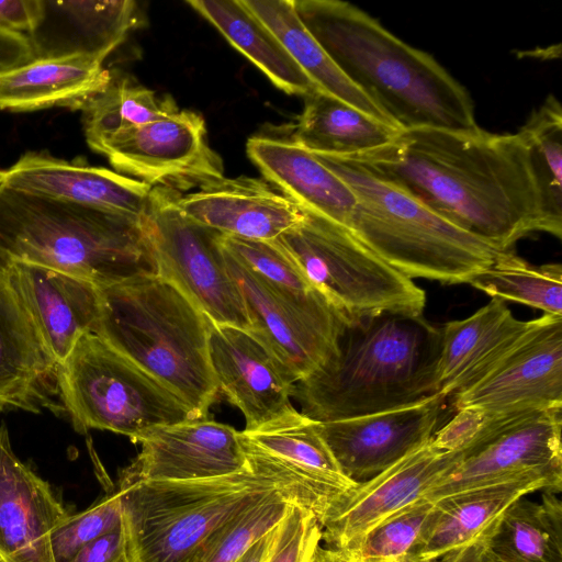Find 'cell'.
Listing matches in <instances>:
<instances>
[{"label": "cell", "instance_id": "obj_1", "mask_svg": "<svg viewBox=\"0 0 562 562\" xmlns=\"http://www.w3.org/2000/svg\"><path fill=\"white\" fill-rule=\"evenodd\" d=\"M349 158L503 251L531 233L549 234L518 132L400 131L391 143Z\"/></svg>", "mask_w": 562, "mask_h": 562}, {"label": "cell", "instance_id": "obj_2", "mask_svg": "<svg viewBox=\"0 0 562 562\" xmlns=\"http://www.w3.org/2000/svg\"><path fill=\"white\" fill-rule=\"evenodd\" d=\"M341 72L401 131L479 128L468 90L431 55L413 47L346 1L293 0Z\"/></svg>", "mask_w": 562, "mask_h": 562}, {"label": "cell", "instance_id": "obj_3", "mask_svg": "<svg viewBox=\"0 0 562 562\" xmlns=\"http://www.w3.org/2000/svg\"><path fill=\"white\" fill-rule=\"evenodd\" d=\"M440 328L424 315L384 312L345 325L336 351L294 383L301 413L318 423L393 409L438 393Z\"/></svg>", "mask_w": 562, "mask_h": 562}, {"label": "cell", "instance_id": "obj_4", "mask_svg": "<svg viewBox=\"0 0 562 562\" xmlns=\"http://www.w3.org/2000/svg\"><path fill=\"white\" fill-rule=\"evenodd\" d=\"M0 255L98 286L157 274L143 217L0 187Z\"/></svg>", "mask_w": 562, "mask_h": 562}, {"label": "cell", "instance_id": "obj_5", "mask_svg": "<svg viewBox=\"0 0 562 562\" xmlns=\"http://www.w3.org/2000/svg\"><path fill=\"white\" fill-rule=\"evenodd\" d=\"M100 288L94 334L150 374L198 418L220 391L209 358L211 322L157 274Z\"/></svg>", "mask_w": 562, "mask_h": 562}, {"label": "cell", "instance_id": "obj_6", "mask_svg": "<svg viewBox=\"0 0 562 562\" xmlns=\"http://www.w3.org/2000/svg\"><path fill=\"white\" fill-rule=\"evenodd\" d=\"M314 155L356 196L346 227L407 278L468 283L504 252L453 225L358 161Z\"/></svg>", "mask_w": 562, "mask_h": 562}, {"label": "cell", "instance_id": "obj_7", "mask_svg": "<svg viewBox=\"0 0 562 562\" xmlns=\"http://www.w3.org/2000/svg\"><path fill=\"white\" fill-rule=\"evenodd\" d=\"M117 492L128 562H189L223 524L278 490L247 465L202 480L119 477Z\"/></svg>", "mask_w": 562, "mask_h": 562}, {"label": "cell", "instance_id": "obj_8", "mask_svg": "<svg viewBox=\"0 0 562 562\" xmlns=\"http://www.w3.org/2000/svg\"><path fill=\"white\" fill-rule=\"evenodd\" d=\"M58 394L77 432L109 430L134 442L159 426L198 418L164 384L100 336H81L58 366Z\"/></svg>", "mask_w": 562, "mask_h": 562}, {"label": "cell", "instance_id": "obj_9", "mask_svg": "<svg viewBox=\"0 0 562 562\" xmlns=\"http://www.w3.org/2000/svg\"><path fill=\"white\" fill-rule=\"evenodd\" d=\"M273 241L347 323L424 312L425 291L333 220L303 210L301 221Z\"/></svg>", "mask_w": 562, "mask_h": 562}, {"label": "cell", "instance_id": "obj_10", "mask_svg": "<svg viewBox=\"0 0 562 562\" xmlns=\"http://www.w3.org/2000/svg\"><path fill=\"white\" fill-rule=\"evenodd\" d=\"M181 193L151 188L143 216L157 276L177 288L211 323L250 330L245 303L232 277L222 234L186 217Z\"/></svg>", "mask_w": 562, "mask_h": 562}, {"label": "cell", "instance_id": "obj_11", "mask_svg": "<svg viewBox=\"0 0 562 562\" xmlns=\"http://www.w3.org/2000/svg\"><path fill=\"white\" fill-rule=\"evenodd\" d=\"M223 250L245 303L249 331L285 367L295 383L334 355L348 323L317 290L301 292L273 283Z\"/></svg>", "mask_w": 562, "mask_h": 562}, {"label": "cell", "instance_id": "obj_12", "mask_svg": "<svg viewBox=\"0 0 562 562\" xmlns=\"http://www.w3.org/2000/svg\"><path fill=\"white\" fill-rule=\"evenodd\" d=\"M316 423L293 407L240 436L248 468L271 480L280 495L311 512L321 525L357 484L340 470Z\"/></svg>", "mask_w": 562, "mask_h": 562}, {"label": "cell", "instance_id": "obj_13", "mask_svg": "<svg viewBox=\"0 0 562 562\" xmlns=\"http://www.w3.org/2000/svg\"><path fill=\"white\" fill-rule=\"evenodd\" d=\"M98 153L116 172L181 194L224 177L223 160L207 142L205 121L191 110L121 132Z\"/></svg>", "mask_w": 562, "mask_h": 562}, {"label": "cell", "instance_id": "obj_14", "mask_svg": "<svg viewBox=\"0 0 562 562\" xmlns=\"http://www.w3.org/2000/svg\"><path fill=\"white\" fill-rule=\"evenodd\" d=\"M450 398L456 409L481 406L503 414L562 408V316L532 319L485 374Z\"/></svg>", "mask_w": 562, "mask_h": 562}, {"label": "cell", "instance_id": "obj_15", "mask_svg": "<svg viewBox=\"0 0 562 562\" xmlns=\"http://www.w3.org/2000/svg\"><path fill=\"white\" fill-rule=\"evenodd\" d=\"M562 408L524 414L460 452L422 498L445 496L529 472L562 474Z\"/></svg>", "mask_w": 562, "mask_h": 562}, {"label": "cell", "instance_id": "obj_16", "mask_svg": "<svg viewBox=\"0 0 562 562\" xmlns=\"http://www.w3.org/2000/svg\"><path fill=\"white\" fill-rule=\"evenodd\" d=\"M436 393L393 409L316 423V429L342 473L356 484L381 473L427 443L446 407Z\"/></svg>", "mask_w": 562, "mask_h": 562}, {"label": "cell", "instance_id": "obj_17", "mask_svg": "<svg viewBox=\"0 0 562 562\" xmlns=\"http://www.w3.org/2000/svg\"><path fill=\"white\" fill-rule=\"evenodd\" d=\"M459 458L460 452H441L429 440L345 493L321 524L322 540L328 549L346 550L379 522L422 498Z\"/></svg>", "mask_w": 562, "mask_h": 562}, {"label": "cell", "instance_id": "obj_18", "mask_svg": "<svg viewBox=\"0 0 562 562\" xmlns=\"http://www.w3.org/2000/svg\"><path fill=\"white\" fill-rule=\"evenodd\" d=\"M134 442L140 452L121 471L124 480H202L247 468L240 431L206 417L155 427Z\"/></svg>", "mask_w": 562, "mask_h": 562}, {"label": "cell", "instance_id": "obj_19", "mask_svg": "<svg viewBox=\"0 0 562 562\" xmlns=\"http://www.w3.org/2000/svg\"><path fill=\"white\" fill-rule=\"evenodd\" d=\"M209 358L218 391L255 429L293 408L294 379L249 330L211 324Z\"/></svg>", "mask_w": 562, "mask_h": 562}, {"label": "cell", "instance_id": "obj_20", "mask_svg": "<svg viewBox=\"0 0 562 562\" xmlns=\"http://www.w3.org/2000/svg\"><path fill=\"white\" fill-rule=\"evenodd\" d=\"M70 514L47 481L14 453L0 426V562H55L52 535Z\"/></svg>", "mask_w": 562, "mask_h": 562}, {"label": "cell", "instance_id": "obj_21", "mask_svg": "<svg viewBox=\"0 0 562 562\" xmlns=\"http://www.w3.org/2000/svg\"><path fill=\"white\" fill-rule=\"evenodd\" d=\"M58 364L44 346L0 255V411L64 412Z\"/></svg>", "mask_w": 562, "mask_h": 562}, {"label": "cell", "instance_id": "obj_22", "mask_svg": "<svg viewBox=\"0 0 562 562\" xmlns=\"http://www.w3.org/2000/svg\"><path fill=\"white\" fill-rule=\"evenodd\" d=\"M2 186L50 199L143 217L151 187L81 160L29 151L2 170Z\"/></svg>", "mask_w": 562, "mask_h": 562}, {"label": "cell", "instance_id": "obj_23", "mask_svg": "<svg viewBox=\"0 0 562 562\" xmlns=\"http://www.w3.org/2000/svg\"><path fill=\"white\" fill-rule=\"evenodd\" d=\"M181 213L224 236L274 240L296 225L303 210L265 179L221 178L178 200Z\"/></svg>", "mask_w": 562, "mask_h": 562}, {"label": "cell", "instance_id": "obj_24", "mask_svg": "<svg viewBox=\"0 0 562 562\" xmlns=\"http://www.w3.org/2000/svg\"><path fill=\"white\" fill-rule=\"evenodd\" d=\"M8 271L44 346L59 366L81 336L94 333L100 316V288L27 262L8 260Z\"/></svg>", "mask_w": 562, "mask_h": 562}, {"label": "cell", "instance_id": "obj_25", "mask_svg": "<svg viewBox=\"0 0 562 562\" xmlns=\"http://www.w3.org/2000/svg\"><path fill=\"white\" fill-rule=\"evenodd\" d=\"M504 301H491L472 315L440 327L437 392L447 398L468 387L494 366L529 329Z\"/></svg>", "mask_w": 562, "mask_h": 562}, {"label": "cell", "instance_id": "obj_26", "mask_svg": "<svg viewBox=\"0 0 562 562\" xmlns=\"http://www.w3.org/2000/svg\"><path fill=\"white\" fill-rule=\"evenodd\" d=\"M561 487L562 474L529 472L435 501L432 518L415 558L432 562L475 539L516 499L539 490L558 493Z\"/></svg>", "mask_w": 562, "mask_h": 562}, {"label": "cell", "instance_id": "obj_27", "mask_svg": "<svg viewBox=\"0 0 562 562\" xmlns=\"http://www.w3.org/2000/svg\"><path fill=\"white\" fill-rule=\"evenodd\" d=\"M137 22L132 0H44L41 22L27 37L35 59L88 55L104 60Z\"/></svg>", "mask_w": 562, "mask_h": 562}, {"label": "cell", "instance_id": "obj_28", "mask_svg": "<svg viewBox=\"0 0 562 562\" xmlns=\"http://www.w3.org/2000/svg\"><path fill=\"white\" fill-rule=\"evenodd\" d=\"M246 149L265 180L292 202L303 210L347 225L356 196L313 153L292 138L262 135L251 136Z\"/></svg>", "mask_w": 562, "mask_h": 562}, {"label": "cell", "instance_id": "obj_29", "mask_svg": "<svg viewBox=\"0 0 562 562\" xmlns=\"http://www.w3.org/2000/svg\"><path fill=\"white\" fill-rule=\"evenodd\" d=\"M103 60L88 55L37 58L0 74V110L82 109L110 82Z\"/></svg>", "mask_w": 562, "mask_h": 562}, {"label": "cell", "instance_id": "obj_30", "mask_svg": "<svg viewBox=\"0 0 562 562\" xmlns=\"http://www.w3.org/2000/svg\"><path fill=\"white\" fill-rule=\"evenodd\" d=\"M240 2L277 37L316 90L395 126L376 104L341 72L308 32L294 9L293 0H240Z\"/></svg>", "mask_w": 562, "mask_h": 562}, {"label": "cell", "instance_id": "obj_31", "mask_svg": "<svg viewBox=\"0 0 562 562\" xmlns=\"http://www.w3.org/2000/svg\"><path fill=\"white\" fill-rule=\"evenodd\" d=\"M303 99L291 138L313 154L361 155L391 143L401 131L318 90Z\"/></svg>", "mask_w": 562, "mask_h": 562}, {"label": "cell", "instance_id": "obj_32", "mask_svg": "<svg viewBox=\"0 0 562 562\" xmlns=\"http://www.w3.org/2000/svg\"><path fill=\"white\" fill-rule=\"evenodd\" d=\"M187 3L277 88L300 97L316 90L277 37L240 0H188Z\"/></svg>", "mask_w": 562, "mask_h": 562}, {"label": "cell", "instance_id": "obj_33", "mask_svg": "<svg viewBox=\"0 0 562 562\" xmlns=\"http://www.w3.org/2000/svg\"><path fill=\"white\" fill-rule=\"evenodd\" d=\"M491 562H562V505L544 491L540 503L516 499L486 528Z\"/></svg>", "mask_w": 562, "mask_h": 562}, {"label": "cell", "instance_id": "obj_34", "mask_svg": "<svg viewBox=\"0 0 562 562\" xmlns=\"http://www.w3.org/2000/svg\"><path fill=\"white\" fill-rule=\"evenodd\" d=\"M178 110L171 97L159 98L153 90L128 77L112 74L106 87L81 109L87 143L98 153L114 135Z\"/></svg>", "mask_w": 562, "mask_h": 562}, {"label": "cell", "instance_id": "obj_35", "mask_svg": "<svg viewBox=\"0 0 562 562\" xmlns=\"http://www.w3.org/2000/svg\"><path fill=\"white\" fill-rule=\"evenodd\" d=\"M491 297L512 301L544 314L562 316V266H532L512 250L502 252L469 282Z\"/></svg>", "mask_w": 562, "mask_h": 562}, {"label": "cell", "instance_id": "obj_36", "mask_svg": "<svg viewBox=\"0 0 562 562\" xmlns=\"http://www.w3.org/2000/svg\"><path fill=\"white\" fill-rule=\"evenodd\" d=\"M518 133L524 138L536 175L549 234L562 235V110L549 95Z\"/></svg>", "mask_w": 562, "mask_h": 562}, {"label": "cell", "instance_id": "obj_37", "mask_svg": "<svg viewBox=\"0 0 562 562\" xmlns=\"http://www.w3.org/2000/svg\"><path fill=\"white\" fill-rule=\"evenodd\" d=\"M434 510V502L419 498L379 522L341 553L351 562L416 560Z\"/></svg>", "mask_w": 562, "mask_h": 562}, {"label": "cell", "instance_id": "obj_38", "mask_svg": "<svg viewBox=\"0 0 562 562\" xmlns=\"http://www.w3.org/2000/svg\"><path fill=\"white\" fill-rule=\"evenodd\" d=\"M291 505L279 492L272 493L223 524L189 562H237L257 539L281 521Z\"/></svg>", "mask_w": 562, "mask_h": 562}, {"label": "cell", "instance_id": "obj_39", "mask_svg": "<svg viewBox=\"0 0 562 562\" xmlns=\"http://www.w3.org/2000/svg\"><path fill=\"white\" fill-rule=\"evenodd\" d=\"M122 524L120 493L106 494L86 510L70 515L52 535L55 562H69L90 541Z\"/></svg>", "mask_w": 562, "mask_h": 562}, {"label": "cell", "instance_id": "obj_40", "mask_svg": "<svg viewBox=\"0 0 562 562\" xmlns=\"http://www.w3.org/2000/svg\"><path fill=\"white\" fill-rule=\"evenodd\" d=\"M225 250L254 272L289 289L315 290L292 259L273 240H255L221 235Z\"/></svg>", "mask_w": 562, "mask_h": 562}, {"label": "cell", "instance_id": "obj_41", "mask_svg": "<svg viewBox=\"0 0 562 562\" xmlns=\"http://www.w3.org/2000/svg\"><path fill=\"white\" fill-rule=\"evenodd\" d=\"M456 411V415L439 427L430 439L431 446L441 452L465 451L510 420L527 414H503L481 406H465Z\"/></svg>", "mask_w": 562, "mask_h": 562}, {"label": "cell", "instance_id": "obj_42", "mask_svg": "<svg viewBox=\"0 0 562 562\" xmlns=\"http://www.w3.org/2000/svg\"><path fill=\"white\" fill-rule=\"evenodd\" d=\"M322 541V528L308 510L292 504L277 527L267 562H313Z\"/></svg>", "mask_w": 562, "mask_h": 562}, {"label": "cell", "instance_id": "obj_43", "mask_svg": "<svg viewBox=\"0 0 562 562\" xmlns=\"http://www.w3.org/2000/svg\"><path fill=\"white\" fill-rule=\"evenodd\" d=\"M44 0H0V29L30 35L40 24Z\"/></svg>", "mask_w": 562, "mask_h": 562}, {"label": "cell", "instance_id": "obj_44", "mask_svg": "<svg viewBox=\"0 0 562 562\" xmlns=\"http://www.w3.org/2000/svg\"><path fill=\"white\" fill-rule=\"evenodd\" d=\"M124 553L122 524L82 547L69 562H116Z\"/></svg>", "mask_w": 562, "mask_h": 562}, {"label": "cell", "instance_id": "obj_45", "mask_svg": "<svg viewBox=\"0 0 562 562\" xmlns=\"http://www.w3.org/2000/svg\"><path fill=\"white\" fill-rule=\"evenodd\" d=\"M29 37L0 29V74L13 70L34 60Z\"/></svg>", "mask_w": 562, "mask_h": 562}, {"label": "cell", "instance_id": "obj_46", "mask_svg": "<svg viewBox=\"0 0 562 562\" xmlns=\"http://www.w3.org/2000/svg\"><path fill=\"white\" fill-rule=\"evenodd\" d=\"M486 529L470 542L454 548L435 561L438 562H491L485 547Z\"/></svg>", "mask_w": 562, "mask_h": 562}, {"label": "cell", "instance_id": "obj_47", "mask_svg": "<svg viewBox=\"0 0 562 562\" xmlns=\"http://www.w3.org/2000/svg\"><path fill=\"white\" fill-rule=\"evenodd\" d=\"M277 527L278 525L257 539L237 562H267L276 539Z\"/></svg>", "mask_w": 562, "mask_h": 562}, {"label": "cell", "instance_id": "obj_48", "mask_svg": "<svg viewBox=\"0 0 562 562\" xmlns=\"http://www.w3.org/2000/svg\"><path fill=\"white\" fill-rule=\"evenodd\" d=\"M313 562H348V559L339 551L319 546L314 554Z\"/></svg>", "mask_w": 562, "mask_h": 562}, {"label": "cell", "instance_id": "obj_49", "mask_svg": "<svg viewBox=\"0 0 562 562\" xmlns=\"http://www.w3.org/2000/svg\"><path fill=\"white\" fill-rule=\"evenodd\" d=\"M385 562H419V561L415 560L414 558H403V559L391 560V561H385Z\"/></svg>", "mask_w": 562, "mask_h": 562}, {"label": "cell", "instance_id": "obj_50", "mask_svg": "<svg viewBox=\"0 0 562 562\" xmlns=\"http://www.w3.org/2000/svg\"><path fill=\"white\" fill-rule=\"evenodd\" d=\"M116 562H128L125 554L123 553Z\"/></svg>", "mask_w": 562, "mask_h": 562}, {"label": "cell", "instance_id": "obj_51", "mask_svg": "<svg viewBox=\"0 0 562 562\" xmlns=\"http://www.w3.org/2000/svg\"><path fill=\"white\" fill-rule=\"evenodd\" d=\"M2 186V170H0V187Z\"/></svg>", "mask_w": 562, "mask_h": 562}, {"label": "cell", "instance_id": "obj_52", "mask_svg": "<svg viewBox=\"0 0 562 562\" xmlns=\"http://www.w3.org/2000/svg\"><path fill=\"white\" fill-rule=\"evenodd\" d=\"M348 562H351V561L348 560Z\"/></svg>", "mask_w": 562, "mask_h": 562}]
</instances>
